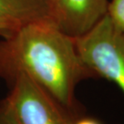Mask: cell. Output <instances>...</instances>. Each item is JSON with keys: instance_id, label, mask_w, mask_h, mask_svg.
<instances>
[{"instance_id": "6da1fadb", "label": "cell", "mask_w": 124, "mask_h": 124, "mask_svg": "<svg viewBox=\"0 0 124 124\" xmlns=\"http://www.w3.org/2000/svg\"><path fill=\"white\" fill-rule=\"evenodd\" d=\"M23 73L36 82L75 118V88L94 77L76 49L75 39L51 19L25 26L0 41V77L9 83Z\"/></svg>"}, {"instance_id": "7a4b0ae2", "label": "cell", "mask_w": 124, "mask_h": 124, "mask_svg": "<svg viewBox=\"0 0 124 124\" xmlns=\"http://www.w3.org/2000/svg\"><path fill=\"white\" fill-rule=\"evenodd\" d=\"M74 39L82 61L93 75L114 83L124 94V35L108 15Z\"/></svg>"}, {"instance_id": "3957f363", "label": "cell", "mask_w": 124, "mask_h": 124, "mask_svg": "<svg viewBox=\"0 0 124 124\" xmlns=\"http://www.w3.org/2000/svg\"><path fill=\"white\" fill-rule=\"evenodd\" d=\"M10 84L6 99L20 124H71L76 118L25 74H18Z\"/></svg>"}, {"instance_id": "277c9868", "label": "cell", "mask_w": 124, "mask_h": 124, "mask_svg": "<svg viewBox=\"0 0 124 124\" xmlns=\"http://www.w3.org/2000/svg\"><path fill=\"white\" fill-rule=\"evenodd\" d=\"M108 0H49L50 16L65 34L76 38L107 14Z\"/></svg>"}, {"instance_id": "5b68a950", "label": "cell", "mask_w": 124, "mask_h": 124, "mask_svg": "<svg viewBox=\"0 0 124 124\" xmlns=\"http://www.w3.org/2000/svg\"><path fill=\"white\" fill-rule=\"evenodd\" d=\"M46 19H51L49 0H0L2 38L11 35L28 24Z\"/></svg>"}, {"instance_id": "8992f818", "label": "cell", "mask_w": 124, "mask_h": 124, "mask_svg": "<svg viewBox=\"0 0 124 124\" xmlns=\"http://www.w3.org/2000/svg\"><path fill=\"white\" fill-rule=\"evenodd\" d=\"M107 15L115 27L124 35V0L108 1Z\"/></svg>"}, {"instance_id": "52a82bcc", "label": "cell", "mask_w": 124, "mask_h": 124, "mask_svg": "<svg viewBox=\"0 0 124 124\" xmlns=\"http://www.w3.org/2000/svg\"><path fill=\"white\" fill-rule=\"evenodd\" d=\"M0 120L1 124H20L6 99L0 102Z\"/></svg>"}, {"instance_id": "ba28073f", "label": "cell", "mask_w": 124, "mask_h": 124, "mask_svg": "<svg viewBox=\"0 0 124 124\" xmlns=\"http://www.w3.org/2000/svg\"><path fill=\"white\" fill-rule=\"evenodd\" d=\"M71 124H102L99 120L90 117L76 118L73 120Z\"/></svg>"}, {"instance_id": "9c48e42d", "label": "cell", "mask_w": 124, "mask_h": 124, "mask_svg": "<svg viewBox=\"0 0 124 124\" xmlns=\"http://www.w3.org/2000/svg\"><path fill=\"white\" fill-rule=\"evenodd\" d=\"M0 124H1V120H0Z\"/></svg>"}]
</instances>
